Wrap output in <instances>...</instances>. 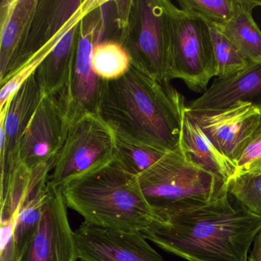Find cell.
<instances>
[{
	"instance_id": "1",
	"label": "cell",
	"mask_w": 261,
	"mask_h": 261,
	"mask_svg": "<svg viewBox=\"0 0 261 261\" xmlns=\"http://www.w3.org/2000/svg\"><path fill=\"white\" fill-rule=\"evenodd\" d=\"M228 192L211 202L156 215L142 233L158 247L188 261H249L261 232V217L233 205Z\"/></svg>"
},
{
	"instance_id": "2",
	"label": "cell",
	"mask_w": 261,
	"mask_h": 261,
	"mask_svg": "<svg viewBox=\"0 0 261 261\" xmlns=\"http://www.w3.org/2000/svg\"><path fill=\"white\" fill-rule=\"evenodd\" d=\"M186 108L171 82L131 63L124 75L105 82L99 114L113 130L171 151L180 143Z\"/></svg>"
},
{
	"instance_id": "3",
	"label": "cell",
	"mask_w": 261,
	"mask_h": 261,
	"mask_svg": "<svg viewBox=\"0 0 261 261\" xmlns=\"http://www.w3.org/2000/svg\"><path fill=\"white\" fill-rule=\"evenodd\" d=\"M60 189L67 207L93 225L143 232L157 219L138 178L123 170L114 159Z\"/></svg>"
},
{
	"instance_id": "4",
	"label": "cell",
	"mask_w": 261,
	"mask_h": 261,
	"mask_svg": "<svg viewBox=\"0 0 261 261\" xmlns=\"http://www.w3.org/2000/svg\"><path fill=\"white\" fill-rule=\"evenodd\" d=\"M137 178L155 215L206 204L227 192V182L193 163L180 143Z\"/></svg>"
},
{
	"instance_id": "5",
	"label": "cell",
	"mask_w": 261,
	"mask_h": 261,
	"mask_svg": "<svg viewBox=\"0 0 261 261\" xmlns=\"http://www.w3.org/2000/svg\"><path fill=\"white\" fill-rule=\"evenodd\" d=\"M168 32L169 80L180 79L195 92H204L217 69L208 22L163 0Z\"/></svg>"
},
{
	"instance_id": "6",
	"label": "cell",
	"mask_w": 261,
	"mask_h": 261,
	"mask_svg": "<svg viewBox=\"0 0 261 261\" xmlns=\"http://www.w3.org/2000/svg\"><path fill=\"white\" fill-rule=\"evenodd\" d=\"M114 131L99 112L80 114L71 120L65 143L49 176V184L61 189L114 160Z\"/></svg>"
},
{
	"instance_id": "7",
	"label": "cell",
	"mask_w": 261,
	"mask_h": 261,
	"mask_svg": "<svg viewBox=\"0 0 261 261\" xmlns=\"http://www.w3.org/2000/svg\"><path fill=\"white\" fill-rule=\"evenodd\" d=\"M116 41L127 51L133 65L163 82H171L167 75V22L163 0H132Z\"/></svg>"
},
{
	"instance_id": "8",
	"label": "cell",
	"mask_w": 261,
	"mask_h": 261,
	"mask_svg": "<svg viewBox=\"0 0 261 261\" xmlns=\"http://www.w3.org/2000/svg\"><path fill=\"white\" fill-rule=\"evenodd\" d=\"M103 1L88 12L79 22L69 82L66 86L72 119L85 113L99 112L105 81L94 73L92 56L94 47L105 40L106 13Z\"/></svg>"
},
{
	"instance_id": "9",
	"label": "cell",
	"mask_w": 261,
	"mask_h": 261,
	"mask_svg": "<svg viewBox=\"0 0 261 261\" xmlns=\"http://www.w3.org/2000/svg\"><path fill=\"white\" fill-rule=\"evenodd\" d=\"M72 117L66 88L45 94L32 117L19 146V162L30 169L55 163Z\"/></svg>"
},
{
	"instance_id": "10",
	"label": "cell",
	"mask_w": 261,
	"mask_h": 261,
	"mask_svg": "<svg viewBox=\"0 0 261 261\" xmlns=\"http://www.w3.org/2000/svg\"><path fill=\"white\" fill-rule=\"evenodd\" d=\"M67 205L60 189L48 181V193L36 233L18 261H77L74 231L70 225Z\"/></svg>"
},
{
	"instance_id": "11",
	"label": "cell",
	"mask_w": 261,
	"mask_h": 261,
	"mask_svg": "<svg viewBox=\"0 0 261 261\" xmlns=\"http://www.w3.org/2000/svg\"><path fill=\"white\" fill-rule=\"evenodd\" d=\"M82 261H166L141 231H123L84 221L74 231Z\"/></svg>"
},
{
	"instance_id": "12",
	"label": "cell",
	"mask_w": 261,
	"mask_h": 261,
	"mask_svg": "<svg viewBox=\"0 0 261 261\" xmlns=\"http://www.w3.org/2000/svg\"><path fill=\"white\" fill-rule=\"evenodd\" d=\"M193 119L216 147L235 164L259 123V108L239 102L225 109L190 111Z\"/></svg>"
},
{
	"instance_id": "13",
	"label": "cell",
	"mask_w": 261,
	"mask_h": 261,
	"mask_svg": "<svg viewBox=\"0 0 261 261\" xmlns=\"http://www.w3.org/2000/svg\"><path fill=\"white\" fill-rule=\"evenodd\" d=\"M44 96L34 73L12 97L8 108L0 113L1 182L19 163L21 138Z\"/></svg>"
},
{
	"instance_id": "14",
	"label": "cell",
	"mask_w": 261,
	"mask_h": 261,
	"mask_svg": "<svg viewBox=\"0 0 261 261\" xmlns=\"http://www.w3.org/2000/svg\"><path fill=\"white\" fill-rule=\"evenodd\" d=\"M39 0H2L0 4V85L16 72Z\"/></svg>"
},
{
	"instance_id": "15",
	"label": "cell",
	"mask_w": 261,
	"mask_h": 261,
	"mask_svg": "<svg viewBox=\"0 0 261 261\" xmlns=\"http://www.w3.org/2000/svg\"><path fill=\"white\" fill-rule=\"evenodd\" d=\"M239 102L261 108V61L249 62L241 71L216 77L212 85L186 108L190 111L225 109Z\"/></svg>"
},
{
	"instance_id": "16",
	"label": "cell",
	"mask_w": 261,
	"mask_h": 261,
	"mask_svg": "<svg viewBox=\"0 0 261 261\" xmlns=\"http://www.w3.org/2000/svg\"><path fill=\"white\" fill-rule=\"evenodd\" d=\"M85 2V0H39L16 71L62 33L82 10Z\"/></svg>"
},
{
	"instance_id": "17",
	"label": "cell",
	"mask_w": 261,
	"mask_h": 261,
	"mask_svg": "<svg viewBox=\"0 0 261 261\" xmlns=\"http://www.w3.org/2000/svg\"><path fill=\"white\" fill-rule=\"evenodd\" d=\"M180 144L186 155L198 166L227 182L234 175L236 166L204 134L185 111Z\"/></svg>"
},
{
	"instance_id": "18",
	"label": "cell",
	"mask_w": 261,
	"mask_h": 261,
	"mask_svg": "<svg viewBox=\"0 0 261 261\" xmlns=\"http://www.w3.org/2000/svg\"><path fill=\"white\" fill-rule=\"evenodd\" d=\"M79 22L63 36L35 71L36 80L45 94L57 92L68 85Z\"/></svg>"
},
{
	"instance_id": "19",
	"label": "cell",
	"mask_w": 261,
	"mask_h": 261,
	"mask_svg": "<svg viewBox=\"0 0 261 261\" xmlns=\"http://www.w3.org/2000/svg\"><path fill=\"white\" fill-rule=\"evenodd\" d=\"M261 0H244L242 7L225 23L215 25L250 62L261 61V31L253 18Z\"/></svg>"
},
{
	"instance_id": "20",
	"label": "cell",
	"mask_w": 261,
	"mask_h": 261,
	"mask_svg": "<svg viewBox=\"0 0 261 261\" xmlns=\"http://www.w3.org/2000/svg\"><path fill=\"white\" fill-rule=\"evenodd\" d=\"M114 131V160L127 173L134 176L152 167L169 151L119 131Z\"/></svg>"
},
{
	"instance_id": "21",
	"label": "cell",
	"mask_w": 261,
	"mask_h": 261,
	"mask_svg": "<svg viewBox=\"0 0 261 261\" xmlns=\"http://www.w3.org/2000/svg\"><path fill=\"white\" fill-rule=\"evenodd\" d=\"M97 0H86L85 5L82 10L75 15L72 20L69 24L62 30V33H59L56 38L53 39L49 43L47 44L40 51H38L35 56H33L27 63L24 64L5 84L2 86V89L0 91V113L4 112L9 103L12 97L16 94V91L21 88L24 82L34 74L39 65L43 62L44 59L47 57L50 51L56 46L59 41L63 38V36L74 27L77 22H80L81 19L88 12L94 8L97 5Z\"/></svg>"
},
{
	"instance_id": "22",
	"label": "cell",
	"mask_w": 261,
	"mask_h": 261,
	"mask_svg": "<svg viewBox=\"0 0 261 261\" xmlns=\"http://www.w3.org/2000/svg\"><path fill=\"white\" fill-rule=\"evenodd\" d=\"M131 66V59L123 45L116 40L105 39L94 47L92 67L94 73L105 82L124 75Z\"/></svg>"
},
{
	"instance_id": "23",
	"label": "cell",
	"mask_w": 261,
	"mask_h": 261,
	"mask_svg": "<svg viewBox=\"0 0 261 261\" xmlns=\"http://www.w3.org/2000/svg\"><path fill=\"white\" fill-rule=\"evenodd\" d=\"M209 27L216 63V77H227L245 68L250 61L217 27L212 24Z\"/></svg>"
},
{
	"instance_id": "24",
	"label": "cell",
	"mask_w": 261,
	"mask_h": 261,
	"mask_svg": "<svg viewBox=\"0 0 261 261\" xmlns=\"http://www.w3.org/2000/svg\"><path fill=\"white\" fill-rule=\"evenodd\" d=\"M178 3L180 8L200 16L209 24L221 25L234 16L244 0H178Z\"/></svg>"
},
{
	"instance_id": "25",
	"label": "cell",
	"mask_w": 261,
	"mask_h": 261,
	"mask_svg": "<svg viewBox=\"0 0 261 261\" xmlns=\"http://www.w3.org/2000/svg\"><path fill=\"white\" fill-rule=\"evenodd\" d=\"M227 186L229 195L240 205L261 217V171L235 175Z\"/></svg>"
},
{
	"instance_id": "26",
	"label": "cell",
	"mask_w": 261,
	"mask_h": 261,
	"mask_svg": "<svg viewBox=\"0 0 261 261\" xmlns=\"http://www.w3.org/2000/svg\"><path fill=\"white\" fill-rule=\"evenodd\" d=\"M259 123L255 129L248 144L239 158L235 162L236 172L234 175L261 171V108Z\"/></svg>"
},
{
	"instance_id": "27",
	"label": "cell",
	"mask_w": 261,
	"mask_h": 261,
	"mask_svg": "<svg viewBox=\"0 0 261 261\" xmlns=\"http://www.w3.org/2000/svg\"><path fill=\"white\" fill-rule=\"evenodd\" d=\"M249 261H261V232L253 243V249L249 256Z\"/></svg>"
}]
</instances>
